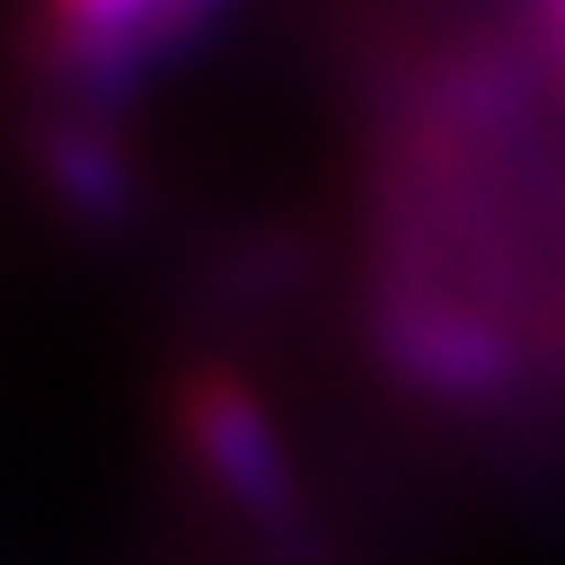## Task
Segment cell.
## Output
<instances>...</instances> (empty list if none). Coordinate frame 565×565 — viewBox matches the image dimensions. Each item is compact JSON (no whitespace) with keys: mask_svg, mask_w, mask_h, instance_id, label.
<instances>
[{"mask_svg":"<svg viewBox=\"0 0 565 565\" xmlns=\"http://www.w3.org/2000/svg\"><path fill=\"white\" fill-rule=\"evenodd\" d=\"M34 157H42V178L55 184V198L89 218V225H116L130 212V164H124V143H116L103 124H89L83 109L49 116L42 137H34Z\"/></svg>","mask_w":565,"mask_h":565,"instance_id":"2","label":"cell"},{"mask_svg":"<svg viewBox=\"0 0 565 565\" xmlns=\"http://www.w3.org/2000/svg\"><path fill=\"white\" fill-rule=\"evenodd\" d=\"M218 8H225V0H164V14H171V21H178L184 34H198V28H205V21H212Z\"/></svg>","mask_w":565,"mask_h":565,"instance_id":"3","label":"cell"},{"mask_svg":"<svg viewBox=\"0 0 565 565\" xmlns=\"http://www.w3.org/2000/svg\"><path fill=\"white\" fill-rule=\"evenodd\" d=\"M545 14H552V28L565 34V0H545Z\"/></svg>","mask_w":565,"mask_h":565,"instance_id":"4","label":"cell"},{"mask_svg":"<svg viewBox=\"0 0 565 565\" xmlns=\"http://www.w3.org/2000/svg\"><path fill=\"white\" fill-rule=\"evenodd\" d=\"M171 416L184 436L191 470L212 483V491L259 524L266 539H294L300 532V477L294 457L279 443V423L259 402V388L232 369V361H198L178 375Z\"/></svg>","mask_w":565,"mask_h":565,"instance_id":"1","label":"cell"}]
</instances>
